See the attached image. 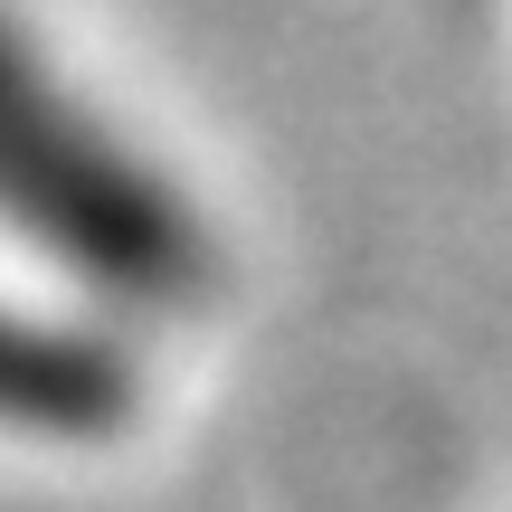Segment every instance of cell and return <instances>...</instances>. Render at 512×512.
I'll list each match as a JSON object with an SVG mask.
<instances>
[{"label":"cell","instance_id":"6da1fadb","mask_svg":"<svg viewBox=\"0 0 512 512\" xmlns=\"http://www.w3.org/2000/svg\"><path fill=\"white\" fill-rule=\"evenodd\" d=\"M0 219L105 294H181L200 266L190 209L10 29H0Z\"/></svg>","mask_w":512,"mask_h":512},{"label":"cell","instance_id":"7a4b0ae2","mask_svg":"<svg viewBox=\"0 0 512 512\" xmlns=\"http://www.w3.org/2000/svg\"><path fill=\"white\" fill-rule=\"evenodd\" d=\"M0 408H19V418H95L105 408V370L86 361V351H57L38 342V332H10L0 323Z\"/></svg>","mask_w":512,"mask_h":512}]
</instances>
